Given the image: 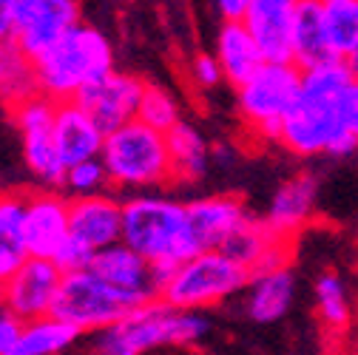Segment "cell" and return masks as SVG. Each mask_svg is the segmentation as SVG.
Segmentation results:
<instances>
[{
  "instance_id": "1",
  "label": "cell",
  "mask_w": 358,
  "mask_h": 355,
  "mask_svg": "<svg viewBox=\"0 0 358 355\" xmlns=\"http://www.w3.org/2000/svg\"><path fill=\"white\" fill-rule=\"evenodd\" d=\"M122 245L137 250L148 264L157 287H162L185 259L196 256L185 202L148 191L122 199Z\"/></svg>"
},
{
  "instance_id": "2",
  "label": "cell",
  "mask_w": 358,
  "mask_h": 355,
  "mask_svg": "<svg viewBox=\"0 0 358 355\" xmlns=\"http://www.w3.org/2000/svg\"><path fill=\"white\" fill-rule=\"evenodd\" d=\"M210 335V319L205 313H182L154 298L97 333L92 355H151L159 349L199 347Z\"/></svg>"
},
{
  "instance_id": "3",
  "label": "cell",
  "mask_w": 358,
  "mask_h": 355,
  "mask_svg": "<svg viewBox=\"0 0 358 355\" xmlns=\"http://www.w3.org/2000/svg\"><path fill=\"white\" fill-rule=\"evenodd\" d=\"M37 94L55 103H71L85 85L114 71L111 40L88 23H77L63 40L31 60Z\"/></svg>"
},
{
  "instance_id": "4",
  "label": "cell",
  "mask_w": 358,
  "mask_h": 355,
  "mask_svg": "<svg viewBox=\"0 0 358 355\" xmlns=\"http://www.w3.org/2000/svg\"><path fill=\"white\" fill-rule=\"evenodd\" d=\"M100 162L108 173V185L122 191L148 194L173 182L165 134L140 119L106 134Z\"/></svg>"
},
{
  "instance_id": "5",
  "label": "cell",
  "mask_w": 358,
  "mask_h": 355,
  "mask_svg": "<svg viewBox=\"0 0 358 355\" xmlns=\"http://www.w3.org/2000/svg\"><path fill=\"white\" fill-rule=\"evenodd\" d=\"M250 276L222 250H208L185 259L159 287V301L182 313H205L234 296H242Z\"/></svg>"
},
{
  "instance_id": "6",
  "label": "cell",
  "mask_w": 358,
  "mask_h": 355,
  "mask_svg": "<svg viewBox=\"0 0 358 355\" xmlns=\"http://www.w3.org/2000/svg\"><path fill=\"white\" fill-rule=\"evenodd\" d=\"M134 307H140L137 298L120 293L92 270H80L63 276L52 316L77 333H103Z\"/></svg>"
},
{
  "instance_id": "7",
  "label": "cell",
  "mask_w": 358,
  "mask_h": 355,
  "mask_svg": "<svg viewBox=\"0 0 358 355\" xmlns=\"http://www.w3.org/2000/svg\"><path fill=\"white\" fill-rule=\"evenodd\" d=\"M301 94V68L293 63H264L236 88V111L256 134L276 140L282 119Z\"/></svg>"
},
{
  "instance_id": "8",
  "label": "cell",
  "mask_w": 358,
  "mask_h": 355,
  "mask_svg": "<svg viewBox=\"0 0 358 355\" xmlns=\"http://www.w3.org/2000/svg\"><path fill=\"white\" fill-rule=\"evenodd\" d=\"M276 143H282L296 157H350L358 148V140L350 137L338 122L336 106L316 103L299 94L290 114L282 119Z\"/></svg>"
},
{
  "instance_id": "9",
  "label": "cell",
  "mask_w": 358,
  "mask_h": 355,
  "mask_svg": "<svg viewBox=\"0 0 358 355\" xmlns=\"http://www.w3.org/2000/svg\"><path fill=\"white\" fill-rule=\"evenodd\" d=\"M63 284V270L52 259H26L23 268L0 287L6 313L17 321H37L52 316L57 290Z\"/></svg>"
},
{
  "instance_id": "10",
  "label": "cell",
  "mask_w": 358,
  "mask_h": 355,
  "mask_svg": "<svg viewBox=\"0 0 358 355\" xmlns=\"http://www.w3.org/2000/svg\"><path fill=\"white\" fill-rule=\"evenodd\" d=\"M143 88H145V82L140 77L114 68L111 74L100 77L97 82L85 85L71 103H77L88 117H92L103 134H111V131L137 119Z\"/></svg>"
},
{
  "instance_id": "11",
  "label": "cell",
  "mask_w": 358,
  "mask_h": 355,
  "mask_svg": "<svg viewBox=\"0 0 358 355\" xmlns=\"http://www.w3.org/2000/svg\"><path fill=\"white\" fill-rule=\"evenodd\" d=\"M185 213H188V233H191L196 253L222 250V245H225L250 216L245 202L231 194H210V196L191 199V202H185Z\"/></svg>"
},
{
  "instance_id": "12",
  "label": "cell",
  "mask_w": 358,
  "mask_h": 355,
  "mask_svg": "<svg viewBox=\"0 0 358 355\" xmlns=\"http://www.w3.org/2000/svg\"><path fill=\"white\" fill-rule=\"evenodd\" d=\"M69 205L57 191H34L26 194L23 213V239L31 259H55V253L69 239Z\"/></svg>"
},
{
  "instance_id": "13",
  "label": "cell",
  "mask_w": 358,
  "mask_h": 355,
  "mask_svg": "<svg viewBox=\"0 0 358 355\" xmlns=\"http://www.w3.org/2000/svg\"><path fill=\"white\" fill-rule=\"evenodd\" d=\"M222 253L245 268L248 276L271 273L290 264V242L267 225L264 216H248L245 225L222 245Z\"/></svg>"
},
{
  "instance_id": "14",
  "label": "cell",
  "mask_w": 358,
  "mask_h": 355,
  "mask_svg": "<svg viewBox=\"0 0 358 355\" xmlns=\"http://www.w3.org/2000/svg\"><path fill=\"white\" fill-rule=\"evenodd\" d=\"M301 0H250L245 29L267 63H293V20Z\"/></svg>"
},
{
  "instance_id": "15",
  "label": "cell",
  "mask_w": 358,
  "mask_h": 355,
  "mask_svg": "<svg viewBox=\"0 0 358 355\" xmlns=\"http://www.w3.org/2000/svg\"><path fill=\"white\" fill-rule=\"evenodd\" d=\"M80 23V0H37L17 23L12 43L29 57L37 60L57 40H63Z\"/></svg>"
},
{
  "instance_id": "16",
  "label": "cell",
  "mask_w": 358,
  "mask_h": 355,
  "mask_svg": "<svg viewBox=\"0 0 358 355\" xmlns=\"http://www.w3.org/2000/svg\"><path fill=\"white\" fill-rule=\"evenodd\" d=\"M69 236L94 253L122 242V199L111 194L71 199Z\"/></svg>"
},
{
  "instance_id": "17",
  "label": "cell",
  "mask_w": 358,
  "mask_h": 355,
  "mask_svg": "<svg viewBox=\"0 0 358 355\" xmlns=\"http://www.w3.org/2000/svg\"><path fill=\"white\" fill-rule=\"evenodd\" d=\"M92 273H97L103 282H108L111 287H117L120 293L137 298L140 304L145 301H154L159 298V287L154 282V273H151V264L137 253L131 250L128 245L117 242L106 250H100L92 261Z\"/></svg>"
},
{
  "instance_id": "18",
  "label": "cell",
  "mask_w": 358,
  "mask_h": 355,
  "mask_svg": "<svg viewBox=\"0 0 358 355\" xmlns=\"http://www.w3.org/2000/svg\"><path fill=\"white\" fill-rule=\"evenodd\" d=\"M296 273L293 268H279L271 273L250 276L248 287L242 290V313L253 324H276L282 321L296 301Z\"/></svg>"
},
{
  "instance_id": "19",
  "label": "cell",
  "mask_w": 358,
  "mask_h": 355,
  "mask_svg": "<svg viewBox=\"0 0 358 355\" xmlns=\"http://www.w3.org/2000/svg\"><path fill=\"white\" fill-rule=\"evenodd\" d=\"M319 202V180L313 173H299L282 182L271 199V208L264 213V222L282 239H293L313 216Z\"/></svg>"
},
{
  "instance_id": "20",
  "label": "cell",
  "mask_w": 358,
  "mask_h": 355,
  "mask_svg": "<svg viewBox=\"0 0 358 355\" xmlns=\"http://www.w3.org/2000/svg\"><path fill=\"white\" fill-rule=\"evenodd\" d=\"M52 137H55L57 154L66 168L85 162V159H100L103 143H106V134L97 128V122L77 103H57Z\"/></svg>"
},
{
  "instance_id": "21",
  "label": "cell",
  "mask_w": 358,
  "mask_h": 355,
  "mask_svg": "<svg viewBox=\"0 0 358 355\" xmlns=\"http://www.w3.org/2000/svg\"><path fill=\"white\" fill-rule=\"evenodd\" d=\"M213 57L219 60L222 77L234 88L245 85L267 60L259 52L256 40L245 29V23H222L216 31V52Z\"/></svg>"
},
{
  "instance_id": "22",
  "label": "cell",
  "mask_w": 358,
  "mask_h": 355,
  "mask_svg": "<svg viewBox=\"0 0 358 355\" xmlns=\"http://www.w3.org/2000/svg\"><path fill=\"white\" fill-rule=\"evenodd\" d=\"M327 60H338V57L333 55L330 37H327L322 0H301L293 20V66L307 71Z\"/></svg>"
},
{
  "instance_id": "23",
  "label": "cell",
  "mask_w": 358,
  "mask_h": 355,
  "mask_svg": "<svg viewBox=\"0 0 358 355\" xmlns=\"http://www.w3.org/2000/svg\"><path fill=\"white\" fill-rule=\"evenodd\" d=\"M26 194L0 191V287H3L29 259L23 239Z\"/></svg>"
},
{
  "instance_id": "24",
  "label": "cell",
  "mask_w": 358,
  "mask_h": 355,
  "mask_svg": "<svg viewBox=\"0 0 358 355\" xmlns=\"http://www.w3.org/2000/svg\"><path fill=\"white\" fill-rule=\"evenodd\" d=\"M168 143V157H171V171H173V182L194 185L208 173L210 165V148L208 140L199 128L191 122H179L165 134Z\"/></svg>"
},
{
  "instance_id": "25",
  "label": "cell",
  "mask_w": 358,
  "mask_h": 355,
  "mask_svg": "<svg viewBox=\"0 0 358 355\" xmlns=\"http://www.w3.org/2000/svg\"><path fill=\"white\" fill-rule=\"evenodd\" d=\"M23 137V162L31 171L34 180H40V185L46 191H57L63 188L66 180V165L57 154L52 128H37V131H26Z\"/></svg>"
},
{
  "instance_id": "26",
  "label": "cell",
  "mask_w": 358,
  "mask_h": 355,
  "mask_svg": "<svg viewBox=\"0 0 358 355\" xmlns=\"http://www.w3.org/2000/svg\"><path fill=\"white\" fill-rule=\"evenodd\" d=\"M83 333H77L74 327L63 324L55 316L37 319V321H26L17 344L9 355H60L69 347H74V341H80Z\"/></svg>"
},
{
  "instance_id": "27",
  "label": "cell",
  "mask_w": 358,
  "mask_h": 355,
  "mask_svg": "<svg viewBox=\"0 0 358 355\" xmlns=\"http://www.w3.org/2000/svg\"><path fill=\"white\" fill-rule=\"evenodd\" d=\"M37 94L31 60L15 46L12 40L3 43V68H0V103L15 108L17 103Z\"/></svg>"
},
{
  "instance_id": "28",
  "label": "cell",
  "mask_w": 358,
  "mask_h": 355,
  "mask_svg": "<svg viewBox=\"0 0 358 355\" xmlns=\"http://www.w3.org/2000/svg\"><path fill=\"white\" fill-rule=\"evenodd\" d=\"M352 74L344 60H327L322 66H313L301 71V97L316 100V103H330L338 106L341 94L352 85Z\"/></svg>"
},
{
  "instance_id": "29",
  "label": "cell",
  "mask_w": 358,
  "mask_h": 355,
  "mask_svg": "<svg viewBox=\"0 0 358 355\" xmlns=\"http://www.w3.org/2000/svg\"><path fill=\"white\" fill-rule=\"evenodd\" d=\"M333 55L344 60L358 49V0H322Z\"/></svg>"
},
{
  "instance_id": "30",
  "label": "cell",
  "mask_w": 358,
  "mask_h": 355,
  "mask_svg": "<svg viewBox=\"0 0 358 355\" xmlns=\"http://www.w3.org/2000/svg\"><path fill=\"white\" fill-rule=\"evenodd\" d=\"M313 293H316V310L322 324L327 330H344L350 324V298L341 276L330 270L322 273L313 284Z\"/></svg>"
},
{
  "instance_id": "31",
  "label": "cell",
  "mask_w": 358,
  "mask_h": 355,
  "mask_svg": "<svg viewBox=\"0 0 358 355\" xmlns=\"http://www.w3.org/2000/svg\"><path fill=\"white\" fill-rule=\"evenodd\" d=\"M137 119L159 134H168L171 128H176L182 122V114H179V103L171 92H165L162 85L145 82L143 97H140V108H137Z\"/></svg>"
},
{
  "instance_id": "32",
  "label": "cell",
  "mask_w": 358,
  "mask_h": 355,
  "mask_svg": "<svg viewBox=\"0 0 358 355\" xmlns=\"http://www.w3.org/2000/svg\"><path fill=\"white\" fill-rule=\"evenodd\" d=\"M63 188L74 199L97 196V194H106V188H108V173H106L100 159H85V162H77V165L66 168Z\"/></svg>"
},
{
  "instance_id": "33",
  "label": "cell",
  "mask_w": 358,
  "mask_h": 355,
  "mask_svg": "<svg viewBox=\"0 0 358 355\" xmlns=\"http://www.w3.org/2000/svg\"><path fill=\"white\" fill-rule=\"evenodd\" d=\"M94 250H88L85 245H80V242H74L71 236L63 242V247L55 253V264L63 270V276H69V273H80V270H88L92 268V261H94Z\"/></svg>"
},
{
  "instance_id": "34",
  "label": "cell",
  "mask_w": 358,
  "mask_h": 355,
  "mask_svg": "<svg viewBox=\"0 0 358 355\" xmlns=\"http://www.w3.org/2000/svg\"><path fill=\"white\" fill-rule=\"evenodd\" d=\"M37 3V0H0V43L15 37L17 23L26 17V12Z\"/></svg>"
},
{
  "instance_id": "35",
  "label": "cell",
  "mask_w": 358,
  "mask_h": 355,
  "mask_svg": "<svg viewBox=\"0 0 358 355\" xmlns=\"http://www.w3.org/2000/svg\"><path fill=\"white\" fill-rule=\"evenodd\" d=\"M191 77L199 88H205V92H210V88L222 85L225 82V77H222V68H219V60L208 52H199L191 63Z\"/></svg>"
},
{
  "instance_id": "36",
  "label": "cell",
  "mask_w": 358,
  "mask_h": 355,
  "mask_svg": "<svg viewBox=\"0 0 358 355\" xmlns=\"http://www.w3.org/2000/svg\"><path fill=\"white\" fill-rule=\"evenodd\" d=\"M336 114H338L341 128L347 131L350 137L358 140V82H352L347 92L341 94V100H338V106H336Z\"/></svg>"
},
{
  "instance_id": "37",
  "label": "cell",
  "mask_w": 358,
  "mask_h": 355,
  "mask_svg": "<svg viewBox=\"0 0 358 355\" xmlns=\"http://www.w3.org/2000/svg\"><path fill=\"white\" fill-rule=\"evenodd\" d=\"M210 3L222 17V23H242L250 9V0H210Z\"/></svg>"
},
{
  "instance_id": "38",
  "label": "cell",
  "mask_w": 358,
  "mask_h": 355,
  "mask_svg": "<svg viewBox=\"0 0 358 355\" xmlns=\"http://www.w3.org/2000/svg\"><path fill=\"white\" fill-rule=\"evenodd\" d=\"M23 330V321H17L15 316L3 313L0 316V355H9L17 344V335Z\"/></svg>"
},
{
  "instance_id": "39",
  "label": "cell",
  "mask_w": 358,
  "mask_h": 355,
  "mask_svg": "<svg viewBox=\"0 0 358 355\" xmlns=\"http://www.w3.org/2000/svg\"><path fill=\"white\" fill-rule=\"evenodd\" d=\"M344 63H347V68H350V74H352V80L358 82V49H355V52H350V55L344 57Z\"/></svg>"
},
{
  "instance_id": "40",
  "label": "cell",
  "mask_w": 358,
  "mask_h": 355,
  "mask_svg": "<svg viewBox=\"0 0 358 355\" xmlns=\"http://www.w3.org/2000/svg\"><path fill=\"white\" fill-rule=\"evenodd\" d=\"M0 68H3V43H0Z\"/></svg>"
},
{
  "instance_id": "41",
  "label": "cell",
  "mask_w": 358,
  "mask_h": 355,
  "mask_svg": "<svg viewBox=\"0 0 358 355\" xmlns=\"http://www.w3.org/2000/svg\"><path fill=\"white\" fill-rule=\"evenodd\" d=\"M6 313V307H3V298H0V316H3Z\"/></svg>"
}]
</instances>
